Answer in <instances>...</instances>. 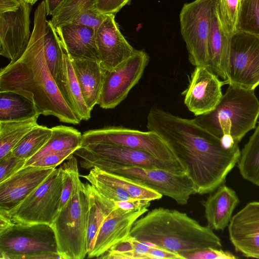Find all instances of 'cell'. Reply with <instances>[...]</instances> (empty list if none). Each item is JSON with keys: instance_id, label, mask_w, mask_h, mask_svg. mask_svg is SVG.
<instances>
[{"instance_id": "obj_1", "label": "cell", "mask_w": 259, "mask_h": 259, "mask_svg": "<svg viewBox=\"0 0 259 259\" xmlns=\"http://www.w3.org/2000/svg\"><path fill=\"white\" fill-rule=\"evenodd\" d=\"M146 126L163 140L184 165L196 194L214 191L239 160L241 151L238 143L225 146L221 138L201 126L194 118L152 107Z\"/></svg>"}, {"instance_id": "obj_2", "label": "cell", "mask_w": 259, "mask_h": 259, "mask_svg": "<svg viewBox=\"0 0 259 259\" xmlns=\"http://www.w3.org/2000/svg\"><path fill=\"white\" fill-rule=\"evenodd\" d=\"M28 45L17 60L1 68L0 92L21 95L31 101L40 114L60 122L78 124L81 120L62 95L48 68L44 53V29L47 20L45 1L36 8Z\"/></svg>"}, {"instance_id": "obj_3", "label": "cell", "mask_w": 259, "mask_h": 259, "mask_svg": "<svg viewBox=\"0 0 259 259\" xmlns=\"http://www.w3.org/2000/svg\"><path fill=\"white\" fill-rule=\"evenodd\" d=\"M131 236L166 250L185 255L208 248H221L220 238L186 213L158 207L134 223Z\"/></svg>"}, {"instance_id": "obj_4", "label": "cell", "mask_w": 259, "mask_h": 259, "mask_svg": "<svg viewBox=\"0 0 259 259\" xmlns=\"http://www.w3.org/2000/svg\"><path fill=\"white\" fill-rule=\"evenodd\" d=\"M254 91L229 85L213 110L194 119L215 136L228 135L238 143L255 127L259 117V101Z\"/></svg>"}, {"instance_id": "obj_5", "label": "cell", "mask_w": 259, "mask_h": 259, "mask_svg": "<svg viewBox=\"0 0 259 259\" xmlns=\"http://www.w3.org/2000/svg\"><path fill=\"white\" fill-rule=\"evenodd\" d=\"M80 157V165L89 169L97 167L102 170L125 176L147 185L152 189L185 205L192 194H196L194 184L187 172H174L162 168L137 166H123L94 157L82 148L74 153Z\"/></svg>"}, {"instance_id": "obj_6", "label": "cell", "mask_w": 259, "mask_h": 259, "mask_svg": "<svg viewBox=\"0 0 259 259\" xmlns=\"http://www.w3.org/2000/svg\"><path fill=\"white\" fill-rule=\"evenodd\" d=\"M89 215L88 191L81 182L51 225L61 259H83L88 255Z\"/></svg>"}, {"instance_id": "obj_7", "label": "cell", "mask_w": 259, "mask_h": 259, "mask_svg": "<svg viewBox=\"0 0 259 259\" xmlns=\"http://www.w3.org/2000/svg\"><path fill=\"white\" fill-rule=\"evenodd\" d=\"M50 258L61 259L51 225L12 221L0 231V259Z\"/></svg>"}, {"instance_id": "obj_8", "label": "cell", "mask_w": 259, "mask_h": 259, "mask_svg": "<svg viewBox=\"0 0 259 259\" xmlns=\"http://www.w3.org/2000/svg\"><path fill=\"white\" fill-rule=\"evenodd\" d=\"M95 143L115 144L140 150L187 171L170 147L153 131L143 132L121 126H107L90 130L82 134L81 147Z\"/></svg>"}, {"instance_id": "obj_9", "label": "cell", "mask_w": 259, "mask_h": 259, "mask_svg": "<svg viewBox=\"0 0 259 259\" xmlns=\"http://www.w3.org/2000/svg\"><path fill=\"white\" fill-rule=\"evenodd\" d=\"M62 169L55 168L47 178L8 215L14 223L52 225L61 205Z\"/></svg>"}, {"instance_id": "obj_10", "label": "cell", "mask_w": 259, "mask_h": 259, "mask_svg": "<svg viewBox=\"0 0 259 259\" xmlns=\"http://www.w3.org/2000/svg\"><path fill=\"white\" fill-rule=\"evenodd\" d=\"M217 0H195L185 4L181 11V32L190 63L207 67L208 40L210 20Z\"/></svg>"}, {"instance_id": "obj_11", "label": "cell", "mask_w": 259, "mask_h": 259, "mask_svg": "<svg viewBox=\"0 0 259 259\" xmlns=\"http://www.w3.org/2000/svg\"><path fill=\"white\" fill-rule=\"evenodd\" d=\"M31 5L22 0H0V55L13 62L30 41Z\"/></svg>"}, {"instance_id": "obj_12", "label": "cell", "mask_w": 259, "mask_h": 259, "mask_svg": "<svg viewBox=\"0 0 259 259\" xmlns=\"http://www.w3.org/2000/svg\"><path fill=\"white\" fill-rule=\"evenodd\" d=\"M226 84L248 90L259 85V37L237 31L231 39Z\"/></svg>"}, {"instance_id": "obj_13", "label": "cell", "mask_w": 259, "mask_h": 259, "mask_svg": "<svg viewBox=\"0 0 259 259\" xmlns=\"http://www.w3.org/2000/svg\"><path fill=\"white\" fill-rule=\"evenodd\" d=\"M149 61L143 50L134 54L112 70L105 71L103 87L98 104L103 109H113L128 95L143 75Z\"/></svg>"}, {"instance_id": "obj_14", "label": "cell", "mask_w": 259, "mask_h": 259, "mask_svg": "<svg viewBox=\"0 0 259 259\" xmlns=\"http://www.w3.org/2000/svg\"><path fill=\"white\" fill-rule=\"evenodd\" d=\"M225 80L204 66L195 67L189 85L183 92L184 103L196 116L213 110L223 97L221 88Z\"/></svg>"}, {"instance_id": "obj_15", "label": "cell", "mask_w": 259, "mask_h": 259, "mask_svg": "<svg viewBox=\"0 0 259 259\" xmlns=\"http://www.w3.org/2000/svg\"><path fill=\"white\" fill-rule=\"evenodd\" d=\"M55 168L24 166L0 183V214L8 216Z\"/></svg>"}, {"instance_id": "obj_16", "label": "cell", "mask_w": 259, "mask_h": 259, "mask_svg": "<svg viewBox=\"0 0 259 259\" xmlns=\"http://www.w3.org/2000/svg\"><path fill=\"white\" fill-rule=\"evenodd\" d=\"M148 208L144 207L133 210L118 207L114 209L101 224L88 257L99 258L112 246L130 237L134 223L148 211Z\"/></svg>"}, {"instance_id": "obj_17", "label": "cell", "mask_w": 259, "mask_h": 259, "mask_svg": "<svg viewBox=\"0 0 259 259\" xmlns=\"http://www.w3.org/2000/svg\"><path fill=\"white\" fill-rule=\"evenodd\" d=\"M99 61L105 71L114 69L136 50L121 34L113 14L106 17L96 31Z\"/></svg>"}, {"instance_id": "obj_18", "label": "cell", "mask_w": 259, "mask_h": 259, "mask_svg": "<svg viewBox=\"0 0 259 259\" xmlns=\"http://www.w3.org/2000/svg\"><path fill=\"white\" fill-rule=\"evenodd\" d=\"M228 232L236 252L246 257L259 258V202L247 203L232 217Z\"/></svg>"}, {"instance_id": "obj_19", "label": "cell", "mask_w": 259, "mask_h": 259, "mask_svg": "<svg viewBox=\"0 0 259 259\" xmlns=\"http://www.w3.org/2000/svg\"><path fill=\"white\" fill-rule=\"evenodd\" d=\"M81 148L94 157L120 165L162 168L177 172H188L180 166L158 160L143 151L123 146L95 143Z\"/></svg>"}, {"instance_id": "obj_20", "label": "cell", "mask_w": 259, "mask_h": 259, "mask_svg": "<svg viewBox=\"0 0 259 259\" xmlns=\"http://www.w3.org/2000/svg\"><path fill=\"white\" fill-rule=\"evenodd\" d=\"M55 29L64 51L69 57L99 61L95 28L72 23Z\"/></svg>"}, {"instance_id": "obj_21", "label": "cell", "mask_w": 259, "mask_h": 259, "mask_svg": "<svg viewBox=\"0 0 259 259\" xmlns=\"http://www.w3.org/2000/svg\"><path fill=\"white\" fill-rule=\"evenodd\" d=\"M52 16L50 21L55 28L74 23L89 26L96 30L106 15L97 10L96 0H65Z\"/></svg>"}, {"instance_id": "obj_22", "label": "cell", "mask_w": 259, "mask_h": 259, "mask_svg": "<svg viewBox=\"0 0 259 259\" xmlns=\"http://www.w3.org/2000/svg\"><path fill=\"white\" fill-rule=\"evenodd\" d=\"M239 202L234 190L222 185L201 202L207 226L212 230H224L229 225L232 213Z\"/></svg>"}, {"instance_id": "obj_23", "label": "cell", "mask_w": 259, "mask_h": 259, "mask_svg": "<svg viewBox=\"0 0 259 259\" xmlns=\"http://www.w3.org/2000/svg\"><path fill=\"white\" fill-rule=\"evenodd\" d=\"M231 39L221 24L216 5L210 20L208 40L207 68L224 80H226L227 77Z\"/></svg>"}, {"instance_id": "obj_24", "label": "cell", "mask_w": 259, "mask_h": 259, "mask_svg": "<svg viewBox=\"0 0 259 259\" xmlns=\"http://www.w3.org/2000/svg\"><path fill=\"white\" fill-rule=\"evenodd\" d=\"M69 58L84 100L92 111L100 97L104 70L98 60Z\"/></svg>"}, {"instance_id": "obj_25", "label": "cell", "mask_w": 259, "mask_h": 259, "mask_svg": "<svg viewBox=\"0 0 259 259\" xmlns=\"http://www.w3.org/2000/svg\"><path fill=\"white\" fill-rule=\"evenodd\" d=\"M106 259H180L181 256L132 236L115 244L100 256Z\"/></svg>"}, {"instance_id": "obj_26", "label": "cell", "mask_w": 259, "mask_h": 259, "mask_svg": "<svg viewBox=\"0 0 259 259\" xmlns=\"http://www.w3.org/2000/svg\"><path fill=\"white\" fill-rule=\"evenodd\" d=\"M87 175L122 189L134 199L151 202L162 197L161 194L138 180L97 167L92 168Z\"/></svg>"}, {"instance_id": "obj_27", "label": "cell", "mask_w": 259, "mask_h": 259, "mask_svg": "<svg viewBox=\"0 0 259 259\" xmlns=\"http://www.w3.org/2000/svg\"><path fill=\"white\" fill-rule=\"evenodd\" d=\"M44 44L48 68L63 95L64 51L55 27L47 19L44 25Z\"/></svg>"}, {"instance_id": "obj_28", "label": "cell", "mask_w": 259, "mask_h": 259, "mask_svg": "<svg viewBox=\"0 0 259 259\" xmlns=\"http://www.w3.org/2000/svg\"><path fill=\"white\" fill-rule=\"evenodd\" d=\"M89 215L87 235L88 254L92 250L97 234L105 219L116 208L115 202L100 194L88 182Z\"/></svg>"}, {"instance_id": "obj_29", "label": "cell", "mask_w": 259, "mask_h": 259, "mask_svg": "<svg viewBox=\"0 0 259 259\" xmlns=\"http://www.w3.org/2000/svg\"><path fill=\"white\" fill-rule=\"evenodd\" d=\"M51 128L52 134L47 143L26 161L24 166L30 165L36 159L46 155L70 149L77 150L81 147L82 134L77 130L63 125L55 126Z\"/></svg>"}, {"instance_id": "obj_30", "label": "cell", "mask_w": 259, "mask_h": 259, "mask_svg": "<svg viewBox=\"0 0 259 259\" xmlns=\"http://www.w3.org/2000/svg\"><path fill=\"white\" fill-rule=\"evenodd\" d=\"M63 96L81 121L88 120L91 118L92 111L84 100L70 58L65 51L63 54Z\"/></svg>"}, {"instance_id": "obj_31", "label": "cell", "mask_w": 259, "mask_h": 259, "mask_svg": "<svg viewBox=\"0 0 259 259\" xmlns=\"http://www.w3.org/2000/svg\"><path fill=\"white\" fill-rule=\"evenodd\" d=\"M41 115L35 105L25 97L10 92H0V121H19Z\"/></svg>"}, {"instance_id": "obj_32", "label": "cell", "mask_w": 259, "mask_h": 259, "mask_svg": "<svg viewBox=\"0 0 259 259\" xmlns=\"http://www.w3.org/2000/svg\"><path fill=\"white\" fill-rule=\"evenodd\" d=\"M39 116L19 121H0V159L11 153L25 136L38 125Z\"/></svg>"}, {"instance_id": "obj_33", "label": "cell", "mask_w": 259, "mask_h": 259, "mask_svg": "<svg viewBox=\"0 0 259 259\" xmlns=\"http://www.w3.org/2000/svg\"><path fill=\"white\" fill-rule=\"evenodd\" d=\"M237 164L242 177L259 186V123L241 151Z\"/></svg>"}, {"instance_id": "obj_34", "label": "cell", "mask_w": 259, "mask_h": 259, "mask_svg": "<svg viewBox=\"0 0 259 259\" xmlns=\"http://www.w3.org/2000/svg\"><path fill=\"white\" fill-rule=\"evenodd\" d=\"M52 134L51 128L38 124L25 136L11 153L27 161L44 147Z\"/></svg>"}, {"instance_id": "obj_35", "label": "cell", "mask_w": 259, "mask_h": 259, "mask_svg": "<svg viewBox=\"0 0 259 259\" xmlns=\"http://www.w3.org/2000/svg\"><path fill=\"white\" fill-rule=\"evenodd\" d=\"M237 31L259 37V0H240Z\"/></svg>"}, {"instance_id": "obj_36", "label": "cell", "mask_w": 259, "mask_h": 259, "mask_svg": "<svg viewBox=\"0 0 259 259\" xmlns=\"http://www.w3.org/2000/svg\"><path fill=\"white\" fill-rule=\"evenodd\" d=\"M73 154L70 155L60 166L62 175V192L60 208L65 205L75 193L81 183L79 178L77 161Z\"/></svg>"}, {"instance_id": "obj_37", "label": "cell", "mask_w": 259, "mask_h": 259, "mask_svg": "<svg viewBox=\"0 0 259 259\" xmlns=\"http://www.w3.org/2000/svg\"><path fill=\"white\" fill-rule=\"evenodd\" d=\"M240 0H217L218 16L225 33L231 38L237 32Z\"/></svg>"}, {"instance_id": "obj_38", "label": "cell", "mask_w": 259, "mask_h": 259, "mask_svg": "<svg viewBox=\"0 0 259 259\" xmlns=\"http://www.w3.org/2000/svg\"><path fill=\"white\" fill-rule=\"evenodd\" d=\"M26 160L11 153L0 159V183L5 181L24 166Z\"/></svg>"}, {"instance_id": "obj_39", "label": "cell", "mask_w": 259, "mask_h": 259, "mask_svg": "<svg viewBox=\"0 0 259 259\" xmlns=\"http://www.w3.org/2000/svg\"><path fill=\"white\" fill-rule=\"evenodd\" d=\"M76 150L70 149L50 153L36 159L30 165L39 167L56 168L70 155L73 154Z\"/></svg>"}, {"instance_id": "obj_40", "label": "cell", "mask_w": 259, "mask_h": 259, "mask_svg": "<svg viewBox=\"0 0 259 259\" xmlns=\"http://www.w3.org/2000/svg\"><path fill=\"white\" fill-rule=\"evenodd\" d=\"M185 259H236L238 257L221 248H208L185 255Z\"/></svg>"}, {"instance_id": "obj_41", "label": "cell", "mask_w": 259, "mask_h": 259, "mask_svg": "<svg viewBox=\"0 0 259 259\" xmlns=\"http://www.w3.org/2000/svg\"><path fill=\"white\" fill-rule=\"evenodd\" d=\"M131 0H96V7L102 15H115Z\"/></svg>"}, {"instance_id": "obj_42", "label": "cell", "mask_w": 259, "mask_h": 259, "mask_svg": "<svg viewBox=\"0 0 259 259\" xmlns=\"http://www.w3.org/2000/svg\"><path fill=\"white\" fill-rule=\"evenodd\" d=\"M47 16L52 15L65 0H44Z\"/></svg>"}, {"instance_id": "obj_43", "label": "cell", "mask_w": 259, "mask_h": 259, "mask_svg": "<svg viewBox=\"0 0 259 259\" xmlns=\"http://www.w3.org/2000/svg\"><path fill=\"white\" fill-rule=\"evenodd\" d=\"M24 2L29 4L31 5H34L38 0H22Z\"/></svg>"}]
</instances>
